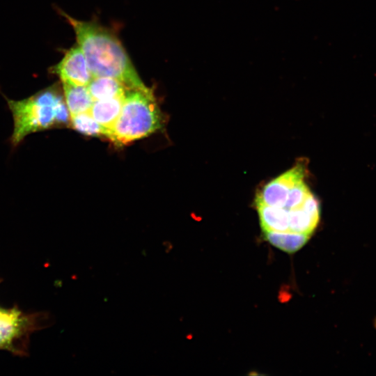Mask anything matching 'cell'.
Masks as SVG:
<instances>
[{"mask_svg":"<svg viewBox=\"0 0 376 376\" xmlns=\"http://www.w3.org/2000/svg\"><path fill=\"white\" fill-rule=\"evenodd\" d=\"M74 29L93 77H109L127 88L149 90L140 79L120 41L110 30L94 22L77 20L60 11Z\"/></svg>","mask_w":376,"mask_h":376,"instance_id":"6da1fadb","label":"cell"},{"mask_svg":"<svg viewBox=\"0 0 376 376\" xmlns=\"http://www.w3.org/2000/svg\"><path fill=\"white\" fill-rule=\"evenodd\" d=\"M6 100L14 122L11 135L13 146H17L31 133L66 125L70 120L64 96L57 85L23 100Z\"/></svg>","mask_w":376,"mask_h":376,"instance_id":"7a4b0ae2","label":"cell"},{"mask_svg":"<svg viewBox=\"0 0 376 376\" xmlns=\"http://www.w3.org/2000/svg\"><path fill=\"white\" fill-rule=\"evenodd\" d=\"M162 126V114L151 89L127 88L120 115L107 137L116 144H127Z\"/></svg>","mask_w":376,"mask_h":376,"instance_id":"3957f363","label":"cell"},{"mask_svg":"<svg viewBox=\"0 0 376 376\" xmlns=\"http://www.w3.org/2000/svg\"><path fill=\"white\" fill-rule=\"evenodd\" d=\"M306 172L305 164H297L268 182L257 195L256 201L269 206L283 207L290 191L304 182Z\"/></svg>","mask_w":376,"mask_h":376,"instance_id":"277c9868","label":"cell"},{"mask_svg":"<svg viewBox=\"0 0 376 376\" xmlns=\"http://www.w3.org/2000/svg\"><path fill=\"white\" fill-rule=\"evenodd\" d=\"M51 71L62 83L77 86H87L93 78L85 56L78 45L68 49Z\"/></svg>","mask_w":376,"mask_h":376,"instance_id":"5b68a950","label":"cell"},{"mask_svg":"<svg viewBox=\"0 0 376 376\" xmlns=\"http://www.w3.org/2000/svg\"><path fill=\"white\" fill-rule=\"evenodd\" d=\"M320 205L311 193L299 207L288 210L289 233L311 236L320 220Z\"/></svg>","mask_w":376,"mask_h":376,"instance_id":"8992f818","label":"cell"},{"mask_svg":"<svg viewBox=\"0 0 376 376\" xmlns=\"http://www.w3.org/2000/svg\"><path fill=\"white\" fill-rule=\"evenodd\" d=\"M123 98L124 95L93 101L89 109V112L93 118L106 130L107 134L120 115Z\"/></svg>","mask_w":376,"mask_h":376,"instance_id":"52a82bcc","label":"cell"},{"mask_svg":"<svg viewBox=\"0 0 376 376\" xmlns=\"http://www.w3.org/2000/svg\"><path fill=\"white\" fill-rule=\"evenodd\" d=\"M260 226L263 232H288V210L272 207L256 201Z\"/></svg>","mask_w":376,"mask_h":376,"instance_id":"ba28073f","label":"cell"},{"mask_svg":"<svg viewBox=\"0 0 376 376\" xmlns=\"http://www.w3.org/2000/svg\"><path fill=\"white\" fill-rule=\"evenodd\" d=\"M24 320L17 309H0V348L9 347L22 331Z\"/></svg>","mask_w":376,"mask_h":376,"instance_id":"9c48e42d","label":"cell"},{"mask_svg":"<svg viewBox=\"0 0 376 376\" xmlns=\"http://www.w3.org/2000/svg\"><path fill=\"white\" fill-rule=\"evenodd\" d=\"M63 96L70 116L89 111L93 100L87 86L62 83Z\"/></svg>","mask_w":376,"mask_h":376,"instance_id":"30bf717a","label":"cell"},{"mask_svg":"<svg viewBox=\"0 0 376 376\" xmlns=\"http://www.w3.org/2000/svg\"><path fill=\"white\" fill-rule=\"evenodd\" d=\"M87 88L93 101L123 95L127 89L120 81L109 77H94Z\"/></svg>","mask_w":376,"mask_h":376,"instance_id":"8fae6325","label":"cell"},{"mask_svg":"<svg viewBox=\"0 0 376 376\" xmlns=\"http://www.w3.org/2000/svg\"><path fill=\"white\" fill-rule=\"evenodd\" d=\"M264 237L274 247L288 253H293L302 248L311 236L288 232H263Z\"/></svg>","mask_w":376,"mask_h":376,"instance_id":"7c38bea8","label":"cell"},{"mask_svg":"<svg viewBox=\"0 0 376 376\" xmlns=\"http://www.w3.org/2000/svg\"><path fill=\"white\" fill-rule=\"evenodd\" d=\"M70 121L75 130L84 134L106 136V130L93 118L89 111L71 116Z\"/></svg>","mask_w":376,"mask_h":376,"instance_id":"4fadbf2b","label":"cell"},{"mask_svg":"<svg viewBox=\"0 0 376 376\" xmlns=\"http://www.w3.org/2000/svg\"><path fill=\"white\" fill-rule=\"evenodd\" d=\"M311 193L305 182L299 184L290 191L283 208L290 210L300 206Z\"/></svg>","mask_w":376,"mask_h":376,"instance_id":"5bb4252c","label":"cell"},{"mask_svg":"<svg viewBox=\"0 0 376 376\" xmlns=\"http://www.w3.org/2000/svg\"><path fill=\"white\" fill-rule=\"evenodd\" d=\"M166 243H164V245H166L165 246V251L166 253H169L171 250H172L173 249V246L171 243H169V242H167L168 243H166V242H165Z\"/></svg>","mask_w":376,"mask_h":376,"instance_id":"9a60e30c","label":"cell"}]
</instances>
